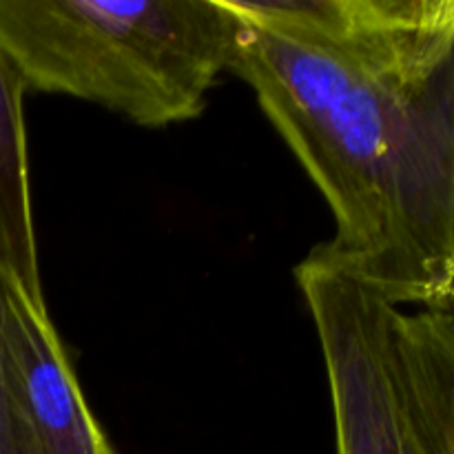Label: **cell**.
<instances>
[{"label":"cell","mask_w":454,"mask_h":454,"mask_svg":"<svg viewBox=\"0 0 454 454\" xmlns=\"http://www.w3.org/2000/svg\"><path fill=\"white\" fill-rule=\"evenodd\" d=\"M229 71L335 222L324 257L399 306L454 310V0H226Z\"/></svg>","instance_id":"obj_1"},{"label":"cell","mask_w":454,"mask_h":454,"mask_svg":"<svg viewBox=\"0 0 454 454\" xmlns=\"http://www.w3.org/2000/svg\"><path fill=\"white\" fill-rule=\"evenodd\" d=\"M233 35L226 0H0V53L25 91L96 102L140 127L198 118Z\"/></svg>","instance_id":"obj_2"},{"label":"cell","mask_w":454,"mask_h":454,"mask_svg":"<svg viewBox=\"0 0 454 454\" xmlns=\"http://www.w3.org/2000/svg\"><path fill=\"white\" fill-rule=\"evenodd\" d=\"M295 279L322 348L335 454H454V310L393 304L317 248Z\"/></svg>","instance_id":"obj_3"},{"label":"cell","mask_w":454,"mask_h":454,"mask_svg":"<svg viewBox=\"0 0 454 454\" xmlns=\"http://www.w3.org/2000/svg\"><path fill=\"white\" fill-rule=\"evenodd\" d=\"M38 266L13 270L4 301L9 381L31 452L115 454L49 317Z\"/></svg>","instance_id":"obj_4"},{"label":"cell","mask_w":454,"mask_h":454,"mask_svg":"<svg viewBox=\"0 0 454 454\" xmlns=\"http://www.w3.org/2000/svg\"><path fill=\"white\" fill-rule=\"evenodd\" d=\"M38 262L34 204H31L29 153H0V454H34L25 433L12 381L4 344V301L13 270Z\"/></svg>","instance_id":"obj_5"},{"label":"cell","mask_w":454,"mask_h":454,"mask_svg":"<svg viewBox=\"0 0 454 454\" xmlns=\"http://www.w3.org/2000/svg\"><path fill=\"white\" fill-rule=\"evenodd\" d=\"M25 87L0 53V153H29L25 124Z\"/></svg>","instance_id":"obj_6"}]
</instances>
